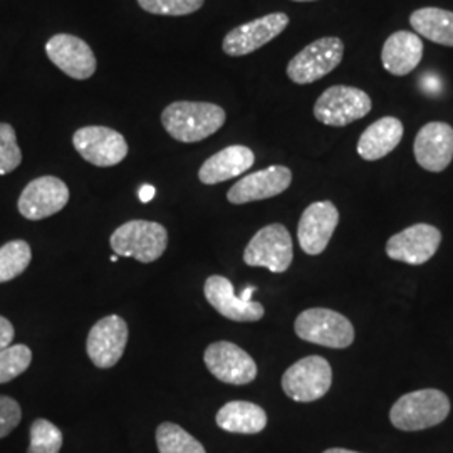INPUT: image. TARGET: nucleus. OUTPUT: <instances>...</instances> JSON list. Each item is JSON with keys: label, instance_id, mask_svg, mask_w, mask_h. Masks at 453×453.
Instances as JSON below:
<instances>
[{"label": "nucleus", "instance_id": "1", "mask_svg": "<svg viewBox=\"0 0 453 453\" xmlns=\"http://www.w3.org/2000/svg\"><path fill=\"white\" fill-rule=\"evenodd\" d=\"M222 106L202 101H175L162 113L165 131L181 143H198L226 125Z\"/></svg>", "mask_w": 453, "mask_h": 453}, {"label": "nucleus", "instance_id": "2", "mask_svg": "<svg viewBox=\"0 0 453 453\" xmlns=\"http://www.w3.org/2000/svg\"><path fill=\"white\" fill-rule=\"evenodd\" d=\"M450 413V400L440 389H418L403 395L389 411V420L402 432H420L440 425Z\"/></svg>", "mask_w": 453, "mask_h": 453}, {"label": "nucleus", "instance_id": "3", "mask_svg": "<svg viewBox=\"0 0 453 453\" xmlns=\"http://www.w3.org/2000/svg\"><path fill=\"white\" fill-rule=\"evenodd\" d=\"M110 245L116 256L133 257L143 264H150L165 254L168 232L158 222L130 220L114 230Z\"/></svg>", "mask_w": 453, "mask_h": 453}, {"label": "nucleus", "instance_id": "4", "mask_svg": "<svg viewBox=\"0 0 453 453\" xmlns=\"http://www.w3.org/2000/svg\"><path fill=\"white\" fill-rule=\"evenodd\" d=\"M294 329L301 340L334 349H344L355 341V327L351 321L333 309L303 311L294 323Z\"/></svg>", "mask_w": 453, "mask_h": 453}, {"label": "nucleus", "instance_id": "5", "mask_svg": "<svg viewBox=\"0 0 453 453\" xmlns=\"http://www.w3.org/2000/svg\"><path fill=\"white\" fill-rule=\"evenodd\" d=\"M372 97L353 86H331L318 97L314 104V116L327 127H346L365 118L372 111Z\"/></svg>", "mask_w": 453, "mask_h": 453}, {"label": "nucleus", "instance_id": "6", "mask_svg": "<svg viewBox=\"0 0 453 453\" xmlns=\"http://www.w3.org/2000/svg\"><path fill=\"white\" fill-rule=\"evenodd\" d=\"M294 249L289 230L282 224H271L247 243L243 262L250 267H264L275 274H282L291 267Z\"/></svg>", "mask_w": 453, "mask_h": 453}, {"label": "nucleus", "instance_id": "7", "mask_svg": "<svg viewBox=\"0 0 453 453\" xmlns=\"http://www.w3.org/2000/svg\"><path fill=\"white\" fill-rule=\"evenodd\" d=\"M342 56L344 42L340 37L316 39L292 58L288 65V76L296 84L319 81L341 65Z\"/></svg>", "mask_w": 453, "mask_h": 453}, {"label": "nucleus", "instance_id": "8", "mask_svg": "<svg viewBox=\"0 0 453 453\" xmlns=\"http://www.w3.org/2000/svg\"><path fill=\"white\" fill-rule=\"evenodd\" d=\"M333 370L323 357H306L294 363L282 376L284 393L299 403H311L329 391Z\"/></svg>", "mask_w": 453, "mask_h": 453}, {"label": "nucleus", "instance_id": "9", "mask_svg": "<svg viewBox=\"0 0 453 453\" xmlns=\"http://www.w3.org/2000/svg\"><path fill=\"white\" fill-rule=\"evenodd\" d=\"M73 145L86 162L99 168L119 165L128 157L125 136L108 127L80 128L73 134Z\"/></svg>", "mask_w": 453, "mask_h": 453}, {"label": "nucleus", "instance_id": "10", "mask_svg": "<svg viewBox=\"0 0 453 453\" xmlns=\"http://www.w3.org/2000/svg\"><path fill=\"white\" fill-rule=\"evenodd\" d=\"M209 372L226 385H249L257 376V365L252 357L230 341L211 342L203 355Z\"/></svg>", "mask_w": 453, "mask_h": 453}, {"label": "nucleus", "instance_id": "11", "mask_svg": "<svg viewBox=\"0 0 453 453\" xmlns=\"http://www.w3.org/2000/svg\"><path fill=\"white\" fill-rule=\"evenodd\" d=\"M128 324L121 316H106L99 319L89 331L86 351L99 370H108L118 365L128 344Z\"/></svg>", "mask_w": 453, "mask_h": 453}, {"label": "nucleus", "instance_id": "12", "mask_svg": "<svg viewBox=\"0 0 453 453\" xmlns=\"http://www.w3.org/2000/svg\"><path fill=\"white\" fill-rule=\"evenodd\" d=\"M49 61L76 81L89 80L96 73L97 61L91 46L73 34H56L46 42Z\"/></svg>", "mask_w": 453, "mask_h": 453}, {"label": "nucleus", "instance_id": "13", "mask_svg": "<svg viewBox=\"0 0 453 453\" xmlns=\"http://www.w3.org/2000/svg\"><path fill=\"white\" fill-rule=\"evenodd\" d=\"M289 26V16L284 12H273L237 26L226 34L222 49L230 58H241L256 52L257 49L274 41Z\"/></svg>", "mask_w": 453, "mask_h": 453}, {"label": "nucleus", "instance_id": "14", "mask_svg": "<svg viewBox=\"0 0 453 453\" xmlns=\"http://www.w3.org/2000/svg\"><path fill=\"white\" fill-rule=\"evenodd\" d=\"M69 202V188L58 177H39L33 180L19 196L17 209L27 220H42L65 209Z\"/></svg>", "mask_w": 453, "mask_h": 453}, {"label": "nucleus", "instance_id": "15", "mask_svg": "<svg viewBox=\"0 0 453 453\" xmlns=\"http://www.w3.org/2000/svg\"><path fill=\"white\" fill-rule=\"evenodd\" d=\"M441 242L437 226L417 224L395 234L387 242L389 259L405 262L410 265H421L432 259Z\"/></svg>", "mask_w": 453, "mask_h": 453}, {"label": "nucleus", "instance_id": "16", "mask_svg": "<svg viewBox=\"0 0 453 453\" xmlns=\"http://www.w3.org/2000/svg\"><path fill=\"white\" fill-rule=\"evenodd\" d=\"M340 224V211L333 202H314L306 211L297 226V239L301 249L308 256L323 254Z\"/></svg>", "mask_w": 453, "mask_h": 453}, {"label": "nucleus", "instance_id": "17", "mask_svg": "<svg viewBox=\"0 0 453 453\" xmlns=\"http://www.w3.org/2000/svg\"><path fill=\"white\" fill-rule=\"evenodd\" d=\"M292 183V172L288 166L273 165L239 180L228 192L226 200L234 205L267 200L286 192Z\"/></svg>", "mask_w": 453, "mask_h": 453}, {"label": "nucleus", "instance_id": "18", "mask_svg": "<svg viewBox=\"0 0 453 453\" xmlns=\"http://www.w3.org/2000/svg\"><path fill=\"white\" fill-rule=\"evenodd\" d=\"M205 297L211 308L235 323H256L264 318L265 309L256 301H243L235 296L232 282L224 275H211L203 286Z\"/></svg>", "mask_w": 453, "mask_h": 453}, {"label": "nucleus", "instance_id": "19", "mask_svg": "<svg viewBox=\"0 0 453 453\" xmlns=\"http://www.w3.org/2000/svg\"><path fill=\"white\" fill-rule=\"evenodd\" d=\"M415 158L426 172L440 173L453 160V128L443 121L426 123L415 138Z\"/></svg>", "mask_w": 453, "mask_h": 453}, {"label": "nucleus", "instance_id": "20", "mask_svg": "<svg viewBox=\"0 0 453 453\" xmlns=\"http://www.w3.org/2000/svg\"><path fill=\"white\" fill-rule=\"evenodd\" d=\"M256 155L249 146L232 145L211 155L209 160L200 166L198 180L203 185H217L226 180L241 177L252 168Z\"/></svg>", "mask_w": 453, "mask_h": 453}, {"label": "nucleus", "instance_id": "21", "mask_svg": "<svg viewBox=\"0 0 453 453\" xmlns=\"http://www.w3.org/2000/svg\"><path fill=\"white\" fill-rule=\"evenodd\" d=\"M403 138V123L395 116L374 121L357 142V155L366 162H376L389 155Z\"/></svg>", "mask_w": 453, "mask_h": 453}, {"label": "nucleus", "instance_id": "22", "mask_svg": "<svg viewBox=\"0 0 453 453\" xmlns=\"http://www.w3.org/2000/svg\"><path fill=\"white\" fill-rule=\"evenodd\" d=\"M423 58V41L420 35L410 31H398L391 34L383 50L381 61L383 67L393 76H406L417 65H420Z\"/></svg>", "mask_w": 453, "mask_h": 453}, {"label": "nucleus", "instance_id": "23", "mask_svg": "<svg viewBox=\"0 0 453 453\" xmlns=\"http://www.w3.org/2000/svg\"><path fill=\"white\" fill-rule=\"evenodd\" d=\"M215 421L228 434L256 435L267 426V413L250 402H228L219 410Z\"/></svg>", "mask_w": 453, "mask_h": 453}, {"label": "nucleus", "instance_id": "24", "mask_svg": "<svg viewBox=\"0 0 453 453\" xmlns=\"http://www.w3.org/2000/svg\"><path fill=\"white\" fill-rule=\"evenodd\" d=\"M413 31L425 39L453 48V12L438 7H423L410 16Z\"/></svg>", "mask_w": 453, "mask_h": 453}, {"label": "nucleus", "instance_id": "25", "mask_svg": "<svg viewBox=\"0 0 453 453\" xmlns=\"http://www.w3.org/2000/svg\"><path fill=\"white\" fill-rule=\"evenodd\" d=\"M157 445L160 453H207L196 438L172 421L157 428Z\"/></svg>", "mask_w": 453, "mask_h": 453}, {"label": "nucleus", "instance_id": "26", "mask_svg": "<svg viewBox=\"0 0 453 453\" xmlns=\"http://www.w3.org/2000/svg\"><path fill=\"white\" fill-rule=\"evenodd\" d=\"M33 260L31 245L26 241H11L0 247V284L22 274Z\"/></svg>", "mask_w": 453, "mask_h": 453}, {"label": "nucleus", "instance_id": "27", "mask_svg": "<svg viewBox=\"0 0 453 453\" xmlns=\"http://www.w3.org/2000/svg\"><path fill=\"white\" fill-rule=\"evenodd\" d=\"M33 363V351L26 344L9 346L0 351V385L16 380Z\"/></svg>", "mask_w": 453, "mask_h": 453}, {"label": "nucleus", "instance_id": "28", "mask_svg": "<svg viewBox=\"0 0 453 453\" xmlns=\"http://www.w3.org/2000/svg\"><path fill=\"white\" fill-rule=\"evenodd\" d=\"M61 447L63 432L54 423L44 418L34 420L27 453H59Z\"/></svg>", "mask_w": 453, "mask_h": 453}, {"label": "nucleus", "instance_id": "29", "mask_svg": "<svg viewBox=\"0 0 453 453\" xmlns=\"http://www.w3.org/2000/svg\"><path fill=\"white\" fill-rule=\"evenodd\" d=\"M205 0H138V5L155 16H190L203 7Z\"/></svg>", "mask_w": 453, "mask_h": 453}, {"label": "nucleus", "instance_id": "30", "mask_svg": "<svg viewBox=\"0 0 453 453\" xmlns=\"http://www.w3.org/2000/svg\"><path fill=\"white\" fill-rule=\"evenodd\" d=\"M22 163L16 130L9 123H0V175L12 173Z\"/></svg>", "mask_w": 453, "mask_h": 453}, {"label": "nucleus", "instance_id": "31", "mask_svg": "<svg viewBox=\"0 0 453 453\" xmlns=\"http://www.w3.org/2000/svg\"><path fill=\"white\" fill-rule=\"evenodd\" d=\"M22 420V410L14 398L0 395V438L11 435Z\"/></svg>", "mask_w": 453, "mask_h": 453}, {"label": "nucleus", "instance_id": "32", "mask_svg": "<svg viewBox=\"0 0 453 453\" xmlns=\"http://www.w3.org/2000/svg\"><path fill=\"white\" fill-rule=\"evenodd\" d=\"M14 336H16V331L12 323L4 316H0V351L11 346Z\"/></svg>", "mask_w": 453, "mask_h": 453}, {"label": "nucleus", "instance_id": "33", "mask_svg": "<svg viewBox=\"0 0 453 453\" xmlns=\"http://www.w3.org/2000/svg\"><path fill=\"white\" fill-rule=\"evenodd\" d=\"M155 194H157V190L151 185H143L142 190H140V198H142L143 203H148L155 196Z\"/></svg>", "mask_w": 453, "mask_h": 453}, {"label": "nucleus", "instance_id": "34", "mask_svg": "<svg viewBox=\"0 0 453 453\" xmlns=\"http://www.w3.org/2000/svg\"><path fill=\"white\" fill-rule=\"evenodd\" d=\"M257 291V288L256 286H249V288H245L243 289L242 294H241V297H242L243 301H252L250 297H252V294Z\"/></svg>", "mask_w": 453, "mask_h": 453}, {"label": "nucleus", "instance_id": "35", "mask_svg": "<svg viewBox=\"0 0 453 453\" xmlns=\"http://www.w3.org/2000/svg\"><path fill=\"white\" fill-rule=\"evenodd\" d=\"M323 453H359V452H353V450H348V449H327V450H324Z\"/></svg>", "mask_w": 453, "mask_h": 453}, {"label": "nucleus", "instance_id": "36", "mask_svg": "<svg viewBox=\"0 0 453 453\" xmlns=\"http://www.w3.org/2000/svg\"><path fill=\"white\" fill-rule=\"evenodd\" d=\"M294 2H312V0H294Z\"/></svg>", "mask_w": 453, "mask_h": 453}]
</instances>
